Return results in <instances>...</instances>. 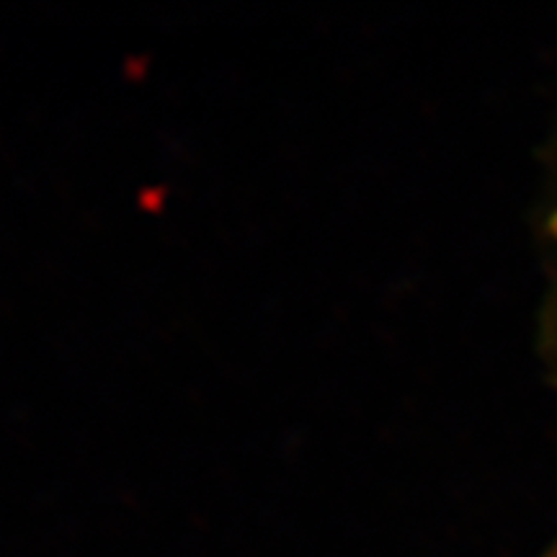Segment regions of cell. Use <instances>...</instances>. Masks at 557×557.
Segmentation results:
<instances>
[{"label": "cell", "instance_id": "6da1fadb", "mask_svg": "<svg viewBox=\"0 0 557 557\" xmlns=\"http://www.w3.org/2000/svg\"><path fill=\"white\" fill-rule=\"evenodd\" d=\"M547 557H557V545H555V547H553V553H549V555H547Z\"/></svg>", "mask_w": 557, "mask_h": 557}]
</instances>
